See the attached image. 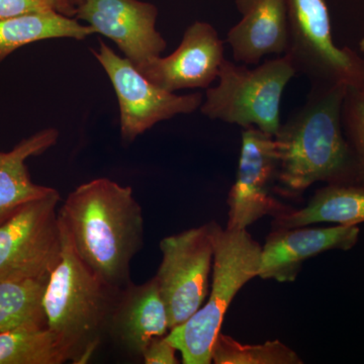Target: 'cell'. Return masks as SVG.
Instances as JSON below:
<instances>
[{
	"instance_id": "17",
	"label": "cell",
	"mask_w": 364,
	"mask_h": 364,
	"mask_svg": "<svg viewBox=\"0 0 364 364\" xmlns=\"http://www.w3.org/2000/svg\"><path fill=\"white\" fill-rule=\"evenodd\" d=\"M314 223L358 226L364 223V184H327L305 208H291L274 218L277 229L306 227Z\"/></svg>"
},
{
	"instance_id": "18",
	"label": "cell",
	"mask_w": 364,
	"mask_h": 364,
	"mask_svg": "<svg viewBox=\"0 0 364 364\" xmlns=\"http://www.w3.org/2000/svg\"><path fill=\"white\" fill-rule=\"evenodd\" d=\"M95 31L49 9L0 20V63L18 48L48 39L85 40Z\"/></svg>"
},
{
	"instance_id": "24",
	"label": "cell",
	"mask_w": 364,
	"mask_h": 364,
	"mask_svg": "<svg viewBox=\"0 0 364 364\" xmlns=\"http://www.w3.org/2000/svg\"><path fill=\"white\" fill-rule=\"evenodd\" d=\"M49 9H51L41 0H0V20Z\"/></svg>"
},
{
	"instance_id": "21",
	"label": "cell",
	"mask_w": 364,
	"mask_h": 364,
	"mask_svg": "<svg viewBox=\"0 0 364 364\" xmlns=\"http://www.w3.org/2000/svg\"><path fill=\"white\" fill-rule=\"evenodd\" d=\"M212 363L215 364H301L298 354L279 340L263 344H242L222 334L212 348Z\"/></svg>"
},
{
	"instance_id": "9",
	"label": "cell",
	"mask_w": 364,
	"mask_h": 364,
	"mask_svg": "<svg viewBox=\"0 0 364 364\" xmlns=\"http://www.w3.org/2000/svg\"><path fill=\"white\" fill-rule=\"evenodd\" d=\"M100 49L91 50L107 72L119 102L121 135L131 143L136 136L162 121L178 114H193L203 102L202 93L178 95L158 87L124 57L100 41Z\"/></svg>"
},
{
	"instance_id": "22",
	"label": "cell",
	"mask_w": 364,
	"mask_h": 364,
	"mask_svg": "<svg viewBox=\"0 0 364 364\" xmlns=\"http://www.w3.org/2000/svg\"><path fill=\"white\" fill-rule=\"evenodd\" d=\"M342 126L358 171V183L364 184V82L348 86L342 107Z\"/></svg>"
},
{
	"instance_id": "19",
	"label": "cell",
	"mask_w": 364,
	"mask_h": 364,
	"mask_svg": "<svg viewBox=\"0 0 364 364\" xmlns=\"http://www.w3.org/2000/svg\"><path fill=\"white\" fill-rule=\"evenodd\" d=\"M68 361L48 326H21L0 333V364H62Z\"/></svg>"
},
{
	"instance_id": "11",
	"label": "cell",
	"mask_w": 364,
	"mask_h": 364,
	"mask_svg": "<svg viewBox=\"0 0 364 364\" xmlns=\"http://www.w3.org/2000/svg\"><path fill=\"white\" fill-rule=\"evenodd\" d=\"M157 16V7L141 0H82L75 18L116 43L140 70L167 47L156 28Z\"/></svg>"
},
{
	"instance_id": "15",
	"label": "cell",
	"mask_w": 364,
	"mask_h": 364,
	"mask_svg": "<svg viewBox=\"0 0 364 364\" xmlns=\"http://www.w3.org/2000/svg\"><path fill=\"white\" fill-rule=\"evenodd\" d=\"M169 330L168 313L155 277L139 286L131 282L122 289L107 331L119 346L142 356L153 339L165 336Z\"/></svg>"
},
{
	"instance_id": "25",
	"label": "cell",
	"mask_w": 364,
	"mask_h": 364,
	"mask_svg": "<svg viewBox=\"0 0 364 364\" xmlns=\"http://www.w3.org/2000/svg\"><path fill=\"white\" fill-rule=\"evenodd\" d=\"M53 11L64 16L75 18L82 0H41Z\"/></svg>"
},
{
	"instance_id": "23",
	"label": "cell",
	"mask_w": 364,
	"mask_h": 364,
	"mask_svg": "<svg viewBox=\"0 0 364 364\" xmlns=\"http://www.w3.org/2000/svg\"><path fill=\"white\" fill-rule=\"evenodd\" d=\"M177 349L166 338V335L157 337L150 342L142 354L144 363L147 364H177Z\"/></svg>"
},
{
	"instance_id": "26",
	"label": "cell",
	"mask_w": 364,
	"mask_h": 364,
	"mask_svg": "<svg viewBox=\"0 0 364 364\" xmlns=\"http://www.w3.org/2000/svg\"><path fill=\"white\" fill-rule=\"evenodd\" d=\"M359 48H360L361 52L364 54V38L361 39L360 43H359Z\"/></svg>"
},
{
	"instance_id": "13",
	"label": "cell",
	"mask_w": 364,
	"mask_h": 364,
	"mask_svg": "<svg viewBox=\"0 0 364 364\" xmlns=\"http://www.w3.org/2000/svg\"><path fill=\"white\" fill-rule=\"evenodd\" d=\"M358 226L284 228L268 236L261 248L258 277L294 282L306 260L330 250L348 251L358 242Z\"/></svg>"
},
{
	"instance_id": "14",
	"label": "cell",
	"mask_w": 364,
	"mask_h": 364,
	"mask_svg": "<svg viewBox=\"0 0 364 364\" xmlns=\"http://www.w3.org/2000/svg\"><path fill=\"white\" fill-rule=\"evenodd\" d=\"M235 4L241 20L227 35L235 62L257 65L268 55L287 54L289 28L284 0H235Z\"/></svg>"
},
{
	"instance_id": "10",
	"label": "cell",
	"mask_w": 364,
	"mask_h": 364,
	"mask_svg": "<svg viewBox=\"0 0 364 364\" xmlns=\"http://www.w3.org/2000/svg\"><path fill=\"white\" fill-rule=\"evenodd\" d=\"M279 155L274 136L249 127L242 132L240 158L236 181L230 191L227 229L245 230L264 215L291 210L274 196Z\"/></svg>"
},
{
	"instance_id": "7",
	"label": "cell",
	"mask_w": 364,
	"mask_h": 364,
	"mask_svg": "<svg viewBox=\"0 0 364 364\" xmlns=\"http://www.w3.org/2000/svg\"><path fill=\"white\" fill-rule=\"evenodd\" d=\"M289 28L287 56L296 73L311 83L364 82V60L350 48H339L332 38L325 0H284Z\"/></svg>"
},
{
	"instance_id": "20",
	"label": "cell",
	"mask_w": 364,
	"mask_h": 364,
	"mask_svg": "<svg viewBox=\"0 0 364 364\" xmlns=\"http://www.w3.org/2000/svg\"><path fill=\"white\" fill-rule=\"evenodd\" d=\"M47 280L0 282V333L21 326H48L43 308Z\"/></svg>"
},
{
	"instance_id": "3",
	"label": "cell",
	"mask_w": 364,
	"mask_h": 364,
	"mask_svg": "<svg viewBox=\"0 0 364 364\" xmlns=\"http://www.w3.org/2000/svg\"><path fill=\"white\" fill-rule=\"evenodd\" d=\"M60 222V221H59ZM62 252L43 294V308L68 361L88 363L105 334L122 289L112 287L81 260L60 223Z\"/></svg>"
},
{
	"instance_id": "8",
	"label": "cell",
	"mask_w": 364,
	"mask_h": 364,
	"mask_svg": "<svg viewBox=\"0 0 364 364\" xmlns=\"http://www.w3.org/2000/svg\"><path fill=\"white\" fill-rule=\"evenodd\" d=\"M160 250L162 260L155 279L172 330L198 312L207 299L214 262L210 225L165 237L160 242Z\"/></svg>"
},
{
	"instance_id": "6",
	"label": "cell",
	"mask_w": 364,
	"mask_h": 364,
	"mask_svg": "<svg viewBox=\"0 0 364 364\" xmlns=\"http://www.w3.org/2000/svg\"><path fill=\"white\" fill-rule=\"evenodd\" d=\"M58 191L0 224V282L48 279L62 252Z\"/></svg>"
},
{
	"instance_id": "4",
	"label": "cell",
	"mask_w": 364,
	"mask_h": 364,
	"mask_svg": "<svg viewBox=\"0 0 364 364\" xmlns=\"http://www.w3.org/2000/svg\"><path fill=\"white\" fill-rule=\"evenodd\" d=\"M208 225L214 243L210 296L198 312L166 335L186 364L212 363L213 345L230 304L242 287L259 274L262 247L246 229H223L215 222Z\"/></svg>"
},
{
	"instance_id": "12",
	"label": "cell",
	"mask_w": 364,
	"mask_h": 364,
	"mask_svg": "<svg viewBox=\"0 0 364 364\" xmlns=\"http://www.w3.org/2000/svg\"><path fill=\"white\" fill-rule=\"evenodd\" d=\"M225 59L224 42L217 30L210 23L196 21L186 28L176 51L151 60L139 71L169 92L208 90L217 80Z\"/></svg>"
},
{
	"instance_id": "1",
	"label": "cell",
	"mask_w": 364,
	"mask_h": 364,
	"mask_svg": "<svg viewBox=\"0 0 364 364\" xmlns=\"http://www.w3.org/2000/svg\"><path fill=\"white\" fill-rule=\"evenodd\" d=\"M347 88L343 83H312L305 104L280 124L274 136L277 193L299 196L316 182L358 183L355 158L342 126Z\"/></svg>"
},
{
	"instance_id": "16",
	"label": "cell",
	"mask_w": 364,
	"mask_h": 364,
	"mask_svg": "<svg viewBox=\"0 0 364 364\" xmlns=\"http://www.w3.org/2000/svg\"><path fill=\"white\" fill-rule=\"evenodd\" d=\"M58 136L56 129H46L21 141L13 150L0 152V224L26 203L56 191L36 184L31 178L26 161L53 147Z\"/></svg>"
},
{
	"instance_id": "2",
	"label": "cell",
	"mask_w": 364,
	"mask_h": 364,
	"mask_svg": "<svg viewBox=\"0 0 364 364\" xmlns=\"http://www.w3.org/2000/svg\"><path fill=\"white\" fill-rule=\"evenodd\" d=\"M58 215L88 267L117 289L131 284L132 260L144 245V218L130 186L109 178L85 182L67 196Z\"/></svg>"
},
{
	"instance_id": "5",
	"label": "cell",
	"mask_w": 364,
	"mask_h": 364,
	"mask_svg": "<svg viewBox=\"0 0 364 364\" xmlns=\"http://www.w3.org/2000/svg\"><path fill=\"white\" fill-rule=\"evenodd\" d=\"M296 74L282 55L249 68L225 59L218 85L208 87L200 109L203 116L243 129L255 127L273 136L279 131L282 95Z\"/></svg>"
}]
</instances>
